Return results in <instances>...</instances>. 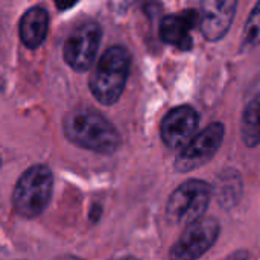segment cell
<instances>
[{
	"mask_svg": "<svg viewBox=\"0 0 260 260\" xmlns=\"http://www.w3.org/2000/svg\"><path fill=\"white\" fill-rule=\"evenodd\" d=\"M102 29L93 21H84L78 24L64 43V59L76 72H85L93 66L99 44Z\"/></svg>",
	"mask_w": 260,
	"mask_h": 260,
	"instance_id": "6",
	"label": "cell"
},
{
	"mask_svg": "<svg viewBox=\"0 0 260 260\" xmlns=\"http://www.w3.org/2000/svg\"><path fill=\"white\" fill-rule=\"evenodd\" d=\"M250 259V254H248V251H245V250H239V251H235V253H232L229 257L225 260H248Z\"/></svg>",
	"mask_w": 260,
	"mask_h": 260,
	"instance_id": "15",
	"label": "cell"
},
{
	"mask_svg": "<svg viewBox=\"0 0 260 260\" xmlns=\"http://www.w3.org/2000/svg\"><path fill=\"white\" fill-rule=\"evenodd\" d=\"M101 212H102L101 206H93L91 213H90V219H91L93 222H96V221L99 219V216H101Z\"/></svg>",
	"mask_w": 260,
	"mask_h": 260,
	"instance_id": "16",
	"label": "cell"
},
{
	"mask_svg": "<svg viewBox=\"0 0 260 260\" xmlns=\"http://www.w3.org/2000/svg\"><path fill=\"white\" fill-rule=\"evenodd\" d=\"M62 128L72 143L99 154H113L120 145L116 126L93 110H73L67 113Z\"/></svg>",
	"mask_w": 260,
	"mask_h": 260,
	"instance_id": "1",
	"label": "cell"
},
{
	"mask_svg": "<svg viewBox=\"0 0 260 260\" xmlns=\"http://www.w3.org/2000/svg\"><path fill=\"white\" fill-rule=\"evenodd\" d=\"M238 2L235 0H206L201 3L200 29L206 40L219 41L229 32L235 18Z\"/></svg>",
	"mask_w": 260,
	"mask_h": 260,
	"instance_id": "9",
	"label": "cell"
},
{
	"mask_svg": "<svg viewBox=\"0 0 260 260\" xmlns=\"http://www.w3.org/2000/svg\"><path fill=\"white\" fill-rule=\"evenodd\" d=\"M224 136H225V126L221 122H215L206 126L181 151V154L174 163V168L178 172L184 174L204 166L219 149Z\"/></svg>",
	"mask_w": 260,
	"mask_h": 260,
	"instance_id": "7",
	"label": "cell"
},
{
	"mask_svg": "<svg viewBox=\"0 0 260 260\" xmlns=\"http://www.w3.org/2000/svg\"><path fill=\"white\" fill-rule=\"evenodd\" d=\"M120 260H139V259H136V257H133V256H126V257H123V259H120Z\"/></svg>",
	"mask_w": 260,
	"mask_h": 260,
	"instance_id": "18",
	"label": "cell"
},
{
	"mask_svg": "<svg viewBox=\"0 0 260 260\" xmlns=\"http://www.w3.org/2000/svg\"><path fill=\"white\" fill-rule=\"evenodd\" d=\"M131 66V55L123 46L105 50L90 75V91L102 105H113L122 96Z\"/></svg>",
	"mask_w": 260,
	"mask_h": 260,
	"instance_id": "2",
	"label": "cell"
},
{
	"mask_svg": "<svg viewBox=\"0 0 260 260\" xmlns=\"http://www.w3.org/2000/svg\"><path fill=\"white\" fill-rule=\"evenodd\" d=\"M242 43L247 47H253L260 44V2L254 6L251 11L247 24L244 27V35H242Z\"/></svg>",
	"mask_w": 260,
	"mask_h": 260,
	"instance_id": "14",
	"label": "cell"
},
{
	"mask_svg": "<svg viewBox=\"0 0 260 260\" xmlns=\"http://www.w3.org/2000/svg\"><path fill=\"white\" fill-rule=\"evenodd\" d=\"M212 195H215L222 209H232L236 206L242 197V180L239 174L236 171L222 172L212 187Z\"/></svg>",
	"mask_w": 260,
	"mask_h": 260,
	"instance_id": "12",
	"label": "cell"
},
{
	"mask_svg": "<svg viewBox=\"0 0 260 260\" xmlns=\"http://www.w3.org/2000/svg\"><path fill=\"white\" fill-rule=\"evenodd\" d=\"M64 260H79V259H75V257H67V259Z\"/></svg>",
	"mask_w": 260,
	"mask_h": 260,
	"instance_id": "19",
	"label": "cell"
},
{
	"mask_svg": "<svg viewBox=\"0 0 260 260\" xmlns=\"http://www.w3.org/2000/svg\"><path fill=\"white\" fill-rule=\"evenodd\" d=\"M212 198V186L203 180H189L168 200L166 218L174 225H189L204 215Z\"/></svg>",
	"mask_w": 260,
	"mask_h": 260,
	"instance_id": "4",
	"label": "cell"
},
{
	"mask_svg": "<svg viewBox=\"0 0 260 260\" xmlns=\"http://www.w3.org/2000/svg\"><path fill=\"white\" fill-rule=\"evenodd\" d=\"M200 24V12L184 11L180 15H166L160 23V38L180 50H189L192 47L190 29Z\"/></svg>",
	"mask_w": 260,
	"mask_h": 260,
	"instance_id": "10",
	"label": "cell"
},
{
	"mask_svg": "<svg viewBox=\"0 0 260 260\" xmlns=\"http://www.w3.org/2000/svg\"><path fill=\"white\" fill-rule=\"evenodd\" d=\"M75 3H64V2H56V8L58 9H61V11H64V9H67V8H70V6H73Z\"/></svg>",
	"mask_w": 260,
	"mask_h": 260,
	"instance_id": "17",
	"label": "cell"
},
{
	"mask_svg": "<svg viewBox=\"0 0 260 260\" xmlns=\"http://www.w3.org/2000/svg\"><path fill=\"white\" fill-rule=\"evenodd\" d=\"M241 136L244 143L250 148L260 143V94L247 105L242 114Z\"/></svg>",
	"mask_w": 260,
	"mask_h": 260,
	"instance_id": "13",
	"label": "cell"
},
{
	"mask_svg": "<svg viewBox=\"0 0 260 260\" xmlns=\"http://www.w3.org/2000/svg\"><path fill=\"white\" fill-rule=\"evenodd\" d=\"M20 38L29 49H37L44 41L49 30V15L44 8L34 6L20 20Z\"/></svg>",
	"mask_w": 260,
	"mask_h": 260,
	"instance_id": "11",
	"label": "cell"
},
{
	"mask_svg": "<svg viewBox=\"0 0 260 260\" xmlns=\"http://www.w3.org/2000/svg\"><path fill=\"white\" fill-rule=\"evenodd\" d=\"M219 222L215 218H201L186 227L169 251L171 260H197L206 254L219 236Z\"/></svg>",
	"mask_w": 260,
	"mask_h": 260,
	"instance_id": "5",
	"label": "cell"
},
{
	"mask_svg": "<svg viewBox=\"0 0 260 260\" xmlns=\"http://www.w3.org/2000/svg\"><path fill=\"white\" fill-rule=\"evenodd\" d=\"M200 123L198 113L187 105L172 108L161 122V140L171 149L186 148L195 137Z\"/></svg>",
	"mask_w": 260,
	"mask_h": 260,
	"instance_id": "8",
	"label": "cell"
},
{
	"mask_svg": "<svg viewBox=\"0 0 260 260\" xmlns=\"http://www.w3.org/2000/svg\"><path fill=\"white\" fill-rule=\"evenodd\" d=\"M53 189L52 171L44 165L29 168L17 181L12 193L15 212L23 218H35L47 207Z\"/></svg>",
	"mask_w": 260,
	"mask_h": 260,
	"instance_id": "3",
	"label": "cell"
}]
</instances>
